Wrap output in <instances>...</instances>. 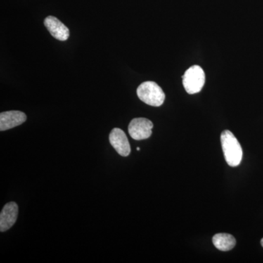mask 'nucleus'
Listing matches in <instances>:
<instances>
[{
  "label": "nucleus",
  "instance_id": "obj_4",
  "mask_svg": "<svg viewBox=\"0 0 263 263\" xmlns=\"http://www.w3.org/2000/svg\"><path fill=\"white\" fill-rule=\"evenodd\" d=\"M153 127V123L146 118H136L129 123L128 131L132 138L141 141L150 138Z\"/></svg>",
  "mask_w": 263,
  "mask_h": 263
},
{
  "label": "nucleus",
  "instance_id": "obj_9",
  "mask_svg": "<svg viewBox=\"0 0 263 263\" xmlns=\"http://www.w3.org/2000/svg\"><path fill=\"white\" fill-rule=\"evenodd\" d=\"M213 243L219 250L227 252L234 248L236 240L233 235L228 233H218L213 237Z\"/></svg>",
  "mask_w": 263,
  "mask_h": 263
},
{
  "label": "nucleus",
  "instance_id": "obj_11",
  "mask_svg": "<svg viewBox=\"0 0 263 263\" xmlns=\"http://www.w3.org/2000/svg\"><path fill=\"white\" fill-rule=\"evenodd\" d=\"M137 151H140V148H137Z\"/></svg>",
  "mask_w": 263,
  "mask_h": 263
},
{
  "label": "nucleus",
  "instance_id": "obj_5",
  "mask_svg": "<svg viewBox=\"0 0 263 263\" xmlns=\"http://www.w3.org/2000/svg\"><path fill=\"white\" fill-rule=\"evenodd\" d=\"M110 144L122 157H127L131 152L130 145L125 133L119 128H114L109 136Z\"/></svg>",
  "mask_w": 263,
  "mask_h": 263
},
{
  "label": "nucleus",
  "instance_id": "obj_10",
  "mask_svg": "<svg viewBox=\"0 0 263 263\" xmlns=\"http://www.w3.org/2000/svg\"><path fill=\"white\" fill-rule=\"evenodd\" d=\"M261 245H262L263 247V238L262 240H261Z\"/></svg>",
  "mask_w": 263,
  "mask_h": 263
},
{
  "label": "nucleus",
  "instance_id": "obj_7",
  "mask_svg": "<svg viewBox=\"0 0 263 263\" xmlns=\"http://www.w3.org/2000/svg\"><path fill=\"white\" fill-rule=\"evenodd\" d=\"M18 214V206L15 202L7 203L0 214V231H7L14 226Z\"/></svg>",
  "mask_w": 263,
  "mask_h": 263
},
{
  "label": "nucleus",
  "instance_id": "obj_1",
  "mask_svg": "<svg viewBox=\"0 0 263 263\" xmlns=\"http://www.w3.org/2000/svg\"><path fill=\"white\" fill-rule=\"evenodd\" d=\"M221 143L227 163L230 167H237L239 165L243 157V150L239 142L232 132H222L221 135Z\"/></svg>",
  "mask_w": 263,
  "mask_h": 263
},
{
  "label": "nucleus",
  "instance_id": "obj_3",
  "mask_svg": "<svg viewBox=\"0 0 263 263\" xmlns=\"http://www.w3.org/2000/svg\"><path fill=\"white\" fill-rule=\"evenodd\" d=\"M182 80L186 92L190 95L196 94L201 91L205 84V72L200 66H192L183 74Z\"/></svg>",
  "mask_w": 263,
  "mask_h": 263
},
{
  "label": "nucleus",
  "instance_id": "obj_8",
  "mask_svg": "<svg viewBox=\"0 0 263 263\" xmlns=\"http://www.w3.org/2000/svg\"><path fill=\"white\" fill-rule=\"evenodd\" d=\"M44 25L50 34L58 41H67L70 36L69 29L56 17L52 15L46 17L44 20Z\"/></svg>",
  "mask_w": 263,
  "mask_h": 263
},
{
  "label": "nucleus",
  "instance_id": "obj_2",
  "mask_svg": "<svg viewBox=\"0 0 263 263\" xmlns=\"http://www.w3.org/2000/svg\"><path fill=\"white\" fill-rule=\"evenodd\" d=\"M137 95L143 103L154 107L161 106L165 99L163 90L154 81L142 83L137 89Z\"/></svg>",
  "mask_w": 263,
  "mask_h": 263
},
{
  "label": "nucleus",
  "instance_id": "obj_6",
  "mask_svg": "<svg viewBox=\"0 0 263 263\" xmlns=\"http://www.w3.org/2000/svg\"><path fill=\"white\" fill-rule=\"evenodd\" d=\"M27 121V115L19 110H10L0 114V130H8Z\"/></svg>",
  "mask_w": 263,
  "mask_h": 263
}]
</instances>
